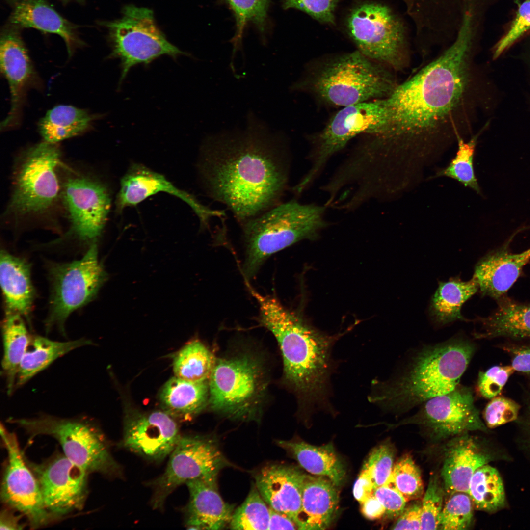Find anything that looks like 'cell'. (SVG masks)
I'll use <instances>...</instances> for the list:
<instances>
[{"mask_svg": "<svg viewBox=\"0 0 530 530\" xmlns=\"http://www.w3.org/2000/svg\"><path fill=\"white\" fill-rule=\"evenodd\" d=\"M477 38L471 27L461 26L442 54L383 98L387 124L378 135L393 154L461 135L467 123Z\"/></svg>", "mask_w": 530, "mask_h": 530, "instance_id": "1", "label": "cell"}, {"mask_svg": "<svg viewBox=\"0 0 530 530\" xmlns=\"http://www.w3.org/2000/svg\"><path fill=\"white\" fill-rule=\"evenodd\" d=\"M199 170L207 194L239 224L281 202L289 172L288 142L249 110L244 130L208 136Z\"/></svg>", "mask_w": 530, "mask_h": 530, "instance_id": "2", "label": "cell"}, {"mask_svg": "<svg viewBox=\"0 0 530 530\" xmlns=\"http://www.w3.org/2000/svg\"><path fill=\"white\" fill-rule=\"evenodd\" d=\"M246 287L259 306V321L277 340L283 360L284 380L297 397L301 413L330 411L331 351L343 334L328 335L308 325L274 295Z\"/></svg>", "mask_w": 530, "mask_h": 530, "instance_id": "3", "label": "cell"}, {"mask_svg": "<svg viewBox=\"0 0 530 530\" xmlns=\"http://www.w3.org/2000/svg\"><path fill=\"white\" fill-rule=\"evenodd\" d=\"M476 350L463 335L422 345L410 353L386 381H373L369 400L384 411L405 413L455 388Z\"/></svg>", "mask_w": 530, "mask_h": 530, "instance_id": "4", "label": "cell"}, {"mask_svg": "<svg viewBox=\"0 0 530 530\" xmlns=\"http://www.w3.org/2000/svg\"><path fill=\"white\" fill-rule=\"evenodd\" d=\"M391 69L356 50L309 63L290 89L343 107L389 96L398 84Z\"/></svg>", "mask_w": 530, "mask_h": 530, "instance_id": "5", "label": "cell"}, {"mask_svg": "<svg viewBox=\"0 0 530 530\" xmlns=\"http://www.w3.org/2000/svg\"><path fill=\"white\" fill-rule=\"evenodd\" d=\"M326 207L295 199L278 204L239 224L245 255L241 272L250 281L273 254L304 239H314L325 227Z\"/></svg>", "mask_w": 530, "mask_h": 530, "instance_id": "6", "label": "cell"}, {"mask_svg": "<svg viewBox=\"0 0 530 530\" xmlns=\"http://www.w3.org/2000/svg\"><path fill=\"white\" fill-rule=\"evenodd\" d=\"M268 379L261 359L249 353L216 359L209 380L212 409L239 421L258 420Z\"/></svg>", "mask_w": 530, "mask_h": 530, "instance_id": "7", "label": "cell"}, {"mask_svg": "<svg viewBox=\"0 0 530 530\" xmlns=\"http://www.w3.org/2000/svg\"><path fill=\"white\" fill-rule=\"evenodd\" d=\"M56 143L44 141L24 151L16 161L12 192L6 213L15 221L45 216L60 200Z\"/></svg>", "mask_w": 530, "mask_h": 530, "instance_id": "8", "label": "cell"}, {"mask_svg": "<svg viewBox=\"0 0 530 530\" xmlns=\"http://www.w3.org/2000/svg\"><path fill=\"white\" fill-rule=\"evenodd\" d=\"M7 422L23 428L31 437L50 436L56 440L69 460L88 474L121 475V469L110 453L101 429L90 420L63 418L48 414L32 418H9Z\"/></svg>", "mask_w": 530, "mask_h": 530, "instance_id": "9", "label": "cell"}, {"mask_svg": "<svg viewBox=\"0 0 530 530\" xmlns=\"http://www.w3.org/2000/svg\"><path fill=\"white\" fill-rule=\"evenodd\" d=\"M46 268L50 295L45 330L47 333L55 327L64 335L69 316L96 297L108 274L98 260L96 242L90 245L80 259L67 263L48 262Z\"/></svg>", "mask_w": 530, "mask_h": 530, "instance_id": "10", "label": "cell"}, {"mask_svg": "<svg viewBox=\"0 0 530 530\" xmlns=\"http://www.w3.org/2000/svg\"><path fill=\"white\" fill-rule=\"evenodd\" d=\"M345 24L348 36L363 55L395 70L406 66V29L387 5L376 2L359 4L350 10Z\"/></svg>", "mask_w": 530, "mask_h": 530, "instance_id": "11", "label": "cell"}, {"mask_svg": "<svg viewBox=\"0 0 530 530\" xmlns=\"http://www.w3.org/2000/svg\"><path fill=\"white\" fill-rule=\"evenodd\" d=\"M387 124L383 98L342 107L324 127L311 138V166L307 173L293 187L301 193L314 181L327 161L356 136L380 134Z\"/></svg>", "mask_w": 530, "mask_h": 530, "instance_id": "12", "label": "cell"}, {"mask_svg": "<svg viewBox=\"0 0 530 530\" xmlns=\"http://www.w3.org/2000/svg\"><path fill=\"white\" fill-rule=\"evenodd\" d=\"M122 15L118 20L103 23L110 31L111 56L121 61L120 82L137 64H149L162 55L176 58L186 54L167 40L151 10L129 5L123 9Z\"/></svg>", "mask_w": 530, "mask_h": 530, "instance_id": "13", "label": "cell"}, {"mask_svg": "<svg viewBox=\"0 0 530 530\" xmlns=\"http://www.w3.org/2000/svg\"><path fill=\"white\" fill-rule=\"evenodd\" d=\"M169 456L164 472L149 483L154 509L162 508L180 485L198 478L217 479L220 472L230 465L217 440L209 436H181Z\"/></svg>", "mask_w": 530, "mask_h": 530, "instance_id": "14", "label": "cell"}, {"mask_svg": "<svg viewBox=\"0 0 530 530\" xmlns=\"http://www.w3.org/2000/svg\"><path fill=\"white\" fill-rule=\"evenodd\" d=\"M60 201L70 222L65 237L90 244L96 242L111 205L106 185L93 177L69 171L61 181Z\"/></svg>", "mask_w": 530, "mask_h": 530, "instance_id": "15", "label": "cell"}, {"mask_svg": "<svg viewBox=\"0 0 530 530\" xmlns=\"http://www.w3.org/2000/svg\"><path fill=\"white\" fill-rule=\"evenodd\" d=\"M413 415L395 424L418 425L430 437L442 439L467 433L486 431L474 403L472 389L458 385L453 390L432 398L420 405Z\"/></svg>", "mask_w": 530, "mask_h": 530, "instance_id": "16", "label": "cell"}, {"mask_svg": "<svg viewBox=\"0 0 530 530\" xmlns=\"http://www.w3.org/2000/svg\"><path fill=\"white\" fill-rule=\"evenodd\" d=\"M0 433L7 453L1 485L2 500L24 515L31 527L46 525L53 517L45 508L37 479L22 454L16 435L2 424Z\"/></svg>", "mask_w": 530, "mask_h": 530, "instance_id": "17", "label": "cell"}, {"mask_svg": "<svg viewBox=\"0 0 530 530\" xmlns=\"http://www.w3.org/2000/svg\"><path fill=\"white\" fill-rule=\"evenodd\" d=\"M26 462L37 479L45 508L53 518L82 509L89 474L64 454L39 464Z\"/></svg>", "mask_w": 530, "mask_h": 530, "instance_id": "18", "label": "cell"}, {"mask_svg": "<svg viewBox=\"0 0 530 530\" xmlns=\"http://www.w3.org/2000/svg\"><path fill=\"white\" fill-rule=\"evenodd\" d=\"M181 435L174 418L165 411L133 412L125 418L122 446L150 461L170 455Z\"/></svg>", "mask_w": 530, "mask_h": 530, "instance_id": "19", "label": "cell"}, {"mask_svg": "<svg viewBox=\"0 0 530 530\" xmlns=\"http://www.w3.org/2000/svg\"><path fill=\"white\" fill-rule=\"evenodd\" d=\"M159 192L174 195L188 204L198 216L202 228H209L212 217H225V211L212 209L201 204L194 196L179 189L162 175L138 163L131 165L121 180L116 200V210L121 213Z\"/></svg>", "mask_w": 530, "mask_h": 530, "instance_id": "20", "label": "cell"}, {"mask_svg": "<svg viewBox=\"0 0 530 530\" xmlns=\"http://www.w3.org/2000/svg\"><path fill=\"white\" fill-rule=\"evenodd\" d=\"M0 43L1 71L8 81L11 95L10 110L0 125L1 130H5L18 123L25 92L35 73L26 47L16 30H4Z\"/></svg>", "mask_w": 530, "mask_h": 530, "instance_id": "21", "label": "cell"}, {"mask_svg": "<svg viewBox=\"0 0 530 530\" xmlns=\"http://www.w3.org/2000/svg\"><path fill=\"white\" fill-rule=\"evenodd\" d=\"M305 476L295 467L270 464L255 474V487L270 507L295 522L301 508Z\"/></svg>", "mask_w": 530, "mask_h": 530, "instance_id": "22", "label": "cell"}, {"mask_svg": "<svg viewBox=\"0 0 530 530\" xmlns=\"http://www.w3.org/2000/svg\"><path fill=\"white\" fill-rule=\"evenodd\" d=\"M217 480L198 478L186 483L189 493L186 510L189 529L219 530L229 527L235 506L223 500Z\"/></svg>", "mask_w": 530, "mask_h": 530, "instance_id": "23", "label": "cell"}, {"mask_svg": "<svg viewBox=\"0 0 530 530\" xmlns=\"http://www.w3.org/2000/svg\"><path fill=\"white\" fill-rule=\"evenodd\" d=\"M530 260V248L514 253L501 247L478 261L473 277L482 295L497 300L505 295Z\"/></svg>", "mask_w": 530, "mask_h": 530, "instance_id": "24", "label": "cell"}, {"mask_svg": "<svg viewBox=\"0 0 530 530\" xmlns=\"http://www.w3.org/2000/svg\"><path fill=\"white\" fill-rule=\"evenodd\" d=\"M444 451L441 477L445 492L468 493L473 474L491 460L490 456L467 433L453 437Z\"/></svg>", "mask_w": 530, "mask_h": 530, "instance_id": "25", "label": "cell"}, {"mask_svg": "<svg viewBox=\"0 0 530 530\" xmlns=\"http://www.w3.org/2000/svg\"><path fill=\"white\" fill-rule=\"evenodd\" d=\"M12 8L10 22L14 26L33 28L60 36L69 55L82 43L75 25L62 17L44 0H9Z\"/></svg>", "mask_w": 530, "mask_h": 530, "instance_id": "26", "label": "cell"}, {"mask_svg": "<svg viewBox=\"0 0 530 530\" xmlns=\"http://www.w3.org/2000/svg\"><path fill=\"white\" fill-rule=\"evenodd\" d=\"M336 487L325 477L306 475L301 508L295 521L298 530H320L329 526L339 503Z\"/></svg>", "mask_w": 530, "mask_h": 530, "instance_id": "27", "label": "cell"}, {"mask_svg": "<svg viewBox=\"0 0 530 530\" xmlns=\"http://www.w3.org/2000/svg\"><path fill=\"white\" fill-rule=\"evenodd\" d=\"M0 282L5 311L17 313L29 323L36 296L31 264L26 259L0 251Z\"/></svg>", "mask_w": 530, "mask_h": 530, "instance_id": "28", "label": "cell"}, {"mask_svg": "<svg viewBox=\"0 0 530 530\" xmlns=\"http://www.w3.org/2000/svg\"><path fill=\"white\" fill-rule=\"evenodd\" d=\"M497 302L491 314L477 319L480 327L474 333L475 338H530V304L517 302L505 295Z\"/></svg>", "mask_w": 530, "mask_h": 530, "instance_id": "29", "label": "cell"}, {"mask_svg": "<svg viewBox=\"0 0 530 530\" xmlns=\"http://www.w3.org/2000/svg\"><path fill=\"white\" fill-rule=\"evenodd\" d=\"M276 444L311 474L325 477L337 487L343 483L345 468L332 443L318 446L302 441L278 440Z\"/></svg>", "mask_w": 530, "mask_h": 530, "instance_id": "30", "label": "cell"}, {"mask_svg": "<svg viewBox=\"0 0 530 530\" xmlns=\"http://www.w3.org/2000/svg\"><path fill=\"white\" fill-rule=\"evenodd\" d=\"M93 344L85 338L59 342L39 335L31 336L18 370L15 391L58 358L77 348Z\"/></svg>", "mask_w": 530, "mask_h": 530, "instance_id": "31", "label": "cell"}, {"mask_svg": "<svg viewBox=\"0 0 530 530\" xmlns=\"http://www.w3.org/2000/svg\"><path fill=\"white\" fill-rule=\"evenodd\" d=\"M159 398L164 411L173 418H191L209 401V382H191L174 376L163 386Z\"/></svg>", "mask_w": 530, "mask_h": 530, "instance_id": "32", "label": "cell"}, {"mask_svg": "<svg viewBox=\"0 0 530 530\" xmlns=\"http://www.w3.org/2000/svg\"><path fill=\"white\" fill-rule=\"evenodd\" d=\"M478 290L473 277L468 281L452 278L448 281L439 282L429 306L433 321L443 326L457 320H467L461 313V307Z\"/></svg>", "mask_w": 530, "mask_h": 530, "instance_id": "33", "label": "cell"}, {"mask_svg": "<svg viewBox=\"0 0 530 530\" xmlns=\"http://www.w3.org/2000/svg\"><path fill=\"white\" fill-rule=\"evenodd\" d=\"M24 318L18 313L5 311L1 325L3 346L2 370L9 395L15 391L18 370L31 336Z\"/></svg>", "mask_w": 530, "mask_h": 530, "instance_id": "34", "label": "cell"}, {"mask_svg": "<svg viewBox=\"0 0 530 530\" xmlns=\"http://www.w3.org/2000/svg\"><path fill=\"white\" fill-rule=\"evenodd\" d=\"M94 119L85 110L72 106L59 105L47 112L40 120L38 129L44 141L57 143L85 132Z\"/></svg>", "mask_w": 530, "mask_h": 530, "instance_id": "35", "label": "cell"}, {"mask_svg": "<svg viewBox=\"0 0 530 530\" xmlns=\"http://www.w3.org/2000/svg\"><path fill=\"white\" fill-rule=\"evenodd\" d=\"M468 494L476 509L493 512L505 504L504 486L498 471L485 464L473 474Z\"/></svg>", "mask_w": 530, "mask_h": 530, "instance_id": "36", "label": "cell"}, {"mask_svg": "<svg viewBox=\"0 0 530 530\" xmlns=\"http://www.w3.org/2000/svg\"><path fill=\"white\" fill-rule=\"evenodd\" d=\"M215 361L201 342L193 340L175 355L173 363L175 376L191 382H209Z\"/></svg>", "mask_w": 530, "mask_h": 530, "instance_id": "37", "label": "cell"}, {"mask_svg": "<svg viewBox=\"0 0 530 530\" xmlns=\"http://www.w3.org/2000/svg\"><path fill=\"white\" fill-rule=\"evenodd\" d=\"M487 125L469 140L465 141L461 135L456 137L457 150L449 165L437 172L434 177H446L458 181L464 186L477 193L480 189L475 174L473 160L477 139Z\"/></svg>", "mask_w": 530, "mask_h": 530, "instance_id": "38", "label": "cell"}, {"mask_svg": "<svg viewBox=\"0 0 530 530\" xmlns=\"http://www.w3.org/2000/svg\"><path fill=\"white\" fill-rule=\"evenodd\" d=\"M269 507L255 487L235 509L229 527L238 530H268Z\"/></svg>", "mask_w": 530, "mask_h": 530, "instance_id": "39", "label": "cell"}, {"mask_svg": "<svg viewBox=\"0 0 530 530\" xmlns=\"http://www.w3.org/2000/svg\"><path fill=\"white\" fill-rule=\"evenodd\" d=\"M384 485L396 489L407 502L417 500L424 492L420 469L408 454L403 455L394 464Z\"/></svg>", "mask_w": 530, "mask_h": 530, "instance_id": "40", "label": "cell"}, {"mask_svg": "<svg viewBox=\"0 0 530 530\" xmlns=\"http://www.w3.org/2000/svg\"><path fill=\"white\" fill-rule=\"evenodd\" d=\"M233 11L237 24V32L232 40L234 49L232 59L240 46L245 25L252 22L264 30L267 19L269 0H223Z\"/></svg>", "mask_w": 530, "mask_h": 530, "instance_id": "41", "label": "cell"}, {"mask_svg": "<svg viewBox=\"0 0 530 530\" xmlns=\"http://www.w3.org/2000/svg\"><path fill=\"white\" fill-rule=\"evenodd\" d=\"M473 504L468 493L457 492L450 495L440 515L438 529H467L473 519Z\"/></svg>", "mask_w": 530, "mask_h": 530, "instance_id": "42", "label": "cell"}, {"mask_svg": "<svg viewBox=\"0 0 530 530\" xmlns=\"http://www.w3.org/2000/svg\"><path fill=\"white\" fill-rule=\"evenodd\" d=\"M445 492L438 476L431 475L421 503V530L438 529Z\"/></svg>", "mask_w": 530, "mask_h": 530, "instance_id": "43", "label": "cell"}, {"mask_svg": "<svg viewBox=\"0 0 530 530\" xmlns=\"http://www.w3.org/2000/svg\"><path fill=\"white\" fill-rule=\"evenodd\" d=\"M395 455V449L389 442L377 446L370 452L362 469L370 477L375 488L387 481L394 465Z\"/></svg>", "mask_w": 530, "mask_h": 530, "instance_id": "44", "label": "cell"}, {"mask_svg": "<svg viewBox=\"0 0 530 530\" xmlns=\"http://www.w3.org/2000/svg\"><path fill=\"white\" fill-rule=\"evenodd\" d=\"M518 8L506 31L493 48V58L496 59L513 45L530 32V0L517 2Z\"/></svg>", "mask_w": 530, "mask_h": 530, "instance_id": "45", "label": "cell"}, {"mask_svg": "<svg viewBox=\"0 0 530 530\" xmlns=\"http://www.w3.org/2000/svg\"><path fill=\"white\" fill-rule=\"evenodd\" d=\"M514 371L511 366H494L480 372L476 385L477 392L487 399L498 396Z\"/></svg>", "mask_w": 530, "mask_h": 530, "instance_id": "46", "label": "cell"}, {"mask_svg": "<svg viewBox=\"0 0 530 530\" xmlns=\"http://www.w3.org/2000/svg\"><path fill=\"white\" fill-rule=\"evenodd\" d=\"M341 0H284L283 7L304 12L324 24L335 23V11Z\"/></svg>", "mask_w": 530, "mask_h": 530, "instance_id": "47", "label": "cell"}, {"mask_svg": "<svg viewBox=\"0 0 530 530\" xmlns=\"http://www.w3.org/2000/svg\"><path fill=\"white\" fill-rule=\"evenodd\" d=\"M520 406L514 401L503 397L491 398L483 411V418L487 427L495 428L515 420Z\"/></svg>", "mask_w": 530, "mask_h": 530, "instance_id": "48", "label": "cell"}, {"mask_svg": "<svg viewBox=\"0 0 530 530\" xmlns=\"http://www.w3.org/2000/svg\"><path fill=\"white\" fill-rule=\"evenodd\" d=\"M374 496L384 507L389 518H397L403 511L407 502L396 489L383 485L374 490Z\"/></svg>", "mask_w": 530, "mask_h": 530, "instance_id": "49", "label": "cell"}, {"mask_svg": "<svg viewBox=\"0 0 530 530\" xmlns=\"http://www.w3.org/2000/svg\"><path fill=\"white\" fill-rule=\"evenodd\" d=\"M502 349L511 357L515 371L530 375V345H505Z\"/></svg>", "mask_w": 530, "mask_h": 530, "instance_id": "50", "label": "cell"}, {"mask_svg": "<svg viewBox=\"0 0 530 530\" xmlns=\"http://www.w3.org/2000/svg\"><path fill=\"white\" fill-rule=\"evenodd\" d=\"M421 503L405 507L391 527L393 530H421Z\"/></svg>", "mask_w": 530, "mask_h": 530, "instance_id": "51", "label": "cell"}, {"mask_svg": "<svg viewBox=\"0 0 530 530\" xmlns=\"http://www.w3.org/2000/svg\"><path fill=\"white\" fill-rule=\"evenodd\" d=\"M375 487L371 478L364 470L355 482L353 490L355 498L360 503L373 495Z\"/></svg>", "mask_w": 530, "mask_h": 530, "instance_id": "52", "label": "cell"}, {"mask_svg": "<svg viewBox=\"0 0 530 530\" xmlns=\"http://www.w3.org/2000/svg\"><path fill=\"white\" fill-rule=\"evenodd\" d=\"M273 529L298 530L295 522L288 515L269 507V521L268 530Z\"/></svg>", "mask_w": 530, "mask_h": 530, "instance_id": "53", "label": "cell"}, {"mask_svg": "<svg viewBox=\"0 0 530 530\" xmlns=\"http://www.w3.org/2000/svg\"><path fill=\"white\" fill-rule=\"evenodd\" d=\"M361 504L362 512L368 519L379 518L385 513L384 507L374 495Z\"/></svg>", "mask_w": 530, "mask_h": 530, "instance_id": "54", "label": "cell"}, {"mask_svg": "<svg viewBox=\"0 0 530 530\" xmlns=\"http://www.w3.org/2000/svg\"><path fill=\"white\" fill-rule=\"evenodd\" d=\"M23 525L20 519L7 509L3 510L0 513V530H21Z\"/></svg>", "mask_w": 530, "mask_h": 530, "instance_id": "55", "label": "cell"}, {"mask_svg": "<svg viewBox=\"0 0 530 530\" xmlns=\"http://www.w3.org/2000/svg\"><path fill=\"white\" fill-rule=\"evenodd\" d=\"M61 0L62 1H63V2H69V1H72V0H75V1H82L83 0Z\"/></svg>", "mask_w": 530, "mask_h": 530, "instance_id": "56", "label": "cell"}]
</instances>
